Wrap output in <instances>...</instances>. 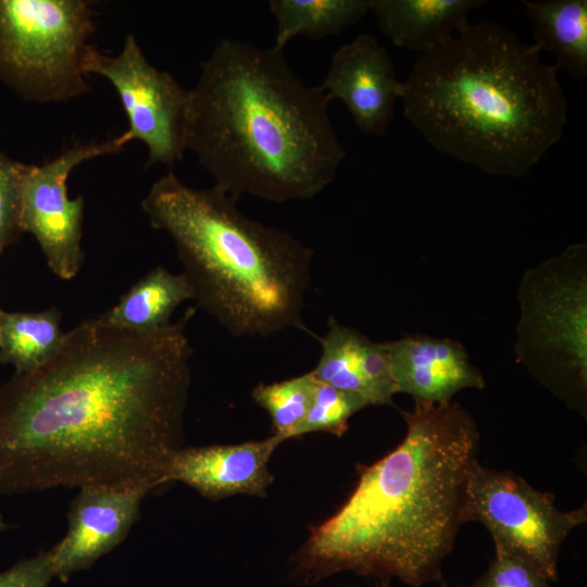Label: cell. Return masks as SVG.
I'll return each instance as SVG.
<instances>
[{"label":"cell","instance_id":"6da1fadb","mask_svg":"<svg viewBox=\"0 0 587 587\" xmlns=\"http://www.w3.org/2000/svg\"><path fill=\"white\" fill-rule=\"evenodd\" d=\"M195 309L135 332L102 315L0 387V496L53 487L164 485L182 448Z\"/></svg>","mask_w":587,"mask_h":587},{"label":"cell","instance_id":"7a4b0ae2","mask_svg":"<svg viewBox=\"0 0 587 587\" xmlns=\"http://www.w3.org/2000/svg\"><path fill=\"white\" fill-rule=\"evenodd\" d=\"M402 441L359 470L346 502L295 555V573L315 583L339 572L398 578L421 587L441 579L465 520L466 487L480 435L459 403L414 400Z\"/></svg>","mask_w":587,"mask_h":587},{"label":"cell","instance_id":"3957f363","mask_svg":"<svg viewBox=\"0 0 587 587\" xmlns=\"http://www.w3.org/2000/svg\"><path fill=\"white\" fill-rule=\"evenodd\" d=\"M329 102L295 75L282 50L224 38L189 90L185 149L235 200L311 199L346 157Z\"/></svg>","mask_w":587,"mask_h":587},{"label":"cell","instance_id":"277c9868","mask_svg":"<svg viewBox=\"0 0 587 587\" xmlns=\"http://www.w3.org/2000/svg\"><path fill=\"white\" fill-rule=\"evenodd\" d=\"M558 71L500 23H470L419 55L403 82V113L440 153L491 176L521 177L563 135Z\"/></svg>","mask_w":587,"mask_h":587},{"label":"cell","instance_id":"5b68a950","mask_svg":"<svg viewBox=\"0 0 587 587\" xmlns=\"http://www.w3.org/2000/svg\"><path fill=\"white\" fill-rule=\"evenodd\" d=\"M213 186L193 188L173 172L153 183L141 208L172 239L193 300L234 337H268L303 321L313 249L241 213Z\"/></svg>","mask_w":587,"mask_h":587},{"label":"cell","instance_id":"8992f818","mask_svg":"<svg viewBox=\"0 0 587 587\" xmlns=\"http://www.w3.org/2000/svg\"><path fill=\"white\" fill-rule=\"evenodd\" d=\"M516 360L584 417L587 411V242L527 268L517 287Z\"/></svg>","mask_w":587,"mask_h":587},{"label":"cell","instance_id":"52a82bcc","mask_svg":"<svg viewBox=\"0 0 587 587\" xmlns=\"http://www.w3.org/2000/svg\"><path fill=\"white\" fill-rule=\"evenodd\" d=\"M96 28L85 0H0V80L36 102L90 90L83 59Z\"/></svg>","mask_w":587,"mask_h":587},{"label":"cell","instance_id":"ba28073f","mask_svg":"<svg viewBox=\"0 0 587 587\" xmlns=\"http://www.w3.org/2000/svg\"><path fill=\"white\" fill-rule=\"evenodd\" d=\"M465 520L488 529L495 550L523 560L553 583L560 549L569 534L586 522L587 507L562 511L552 494L477 462L466 487Z\"/></svg>","mask_w":587,"mask_h":587},{"label":"cell","instance_id":"9c48e42d","mask_svg":"<svg viewBox=\"0 0 587 587\" xmlns=\"http://www.w3.org/2000/svg\"><path fill=\"white\" fill-rule=\"evenodd\" d=\"M83 70L86 75L105 77L115 88L128 120V129L121 137L125 143L138 139L147 146V166L182 161L189 90L152 65L134 35L126 36L116 55L90 45Z\"/></svg>","mask_w":587,"mask_h":587},{"label":"cell","instance_id":"30bf717a","mask_svg":"<svg viewBox=\"0 0 587 587\" xmlns=\"http://www.w3.org/2000/svg\"><path fill=\"white\" fill-rule=\"evenodd\" d=\"M121 135L103 140L75 143L41 165H27L23 182L20 224L39 243L48 266L62 279L79 272L85 255L82 248L85 201L70 199L67 179L80 163L118 152Z\"/></svg>","mask_w":587,"mask_h":587},{"label":"cell","instance_id":"8fae6325","mask_svg":"<svg viewBox=\"0 0 587 587\" xmlns=\"http://www.w3.org/2000/svg\"><path fill=\"white\" fill-rule=\"evenodd\" d=\"M151 491L146 486L85 485L68 510V530L50 551L54 577L66 583L118 546L139 517Z\"/></svg>","mask_w":587,"mask_h":587},{"label":"cell","instance_id":"7c38bea8","mask_svg":"<svg viewBox=\"0 0 587 587\" xmlns=\"http://www.w3.org/2000/svg\"><path fill=\"white\" fill-rule=\"evenodd\" d=\"M321 89L329 101L340 100L364 134L383 136L403 95L388 51L370 34H359L333 55Z\"/></svg>","mask_w":587,"mask_h":587},{"label":"cell","instance_id":"4fadbf2b","mask_svg":"<svg viewBox=\"0 0 587 587\" xmlns=\"http://www.w3.org/2000/svg\"><path fill=\"white\" fill-rule=\"evenodd\" d=\"M282 442L272 435L239 444L182 447L167 463L164 484L184 483L212 500L236 495L265 496L274 480L268 462Z\"/></svg>","mask_w":587,"mask_h":587},{"label":"cell","instance_id":"5bb4252c","mask_svg":"<svg viewBox=\"0 0 587 587\" xmlns=\"http://www.w3.org/2000/svg\"><path fill=\"white\" fill-rule=\"evenodd\" d=\"M387 346L396 394L446 403L461 390L485 387L480 371L460 341L411 335L387 341Z\"/></svg>","mask_w":587,"mask_h":587},{"label":"cell","instance_id":"9a60e30c","mask_svg":"<svg viewBox=\"0 0 587 587\" xmlns=\"http://www.w3.org/2000/svg\"><path fill=\"white\" fill-rule=\"evenodd\" d=\"M319 342L321 357L310 371L317 382L355 394L369 405L392 403L396 389L387 341H373L330 316Z\"/></svg>","mask_w":587,"mask_h":587},{"label":"cell","instance_id":"2e32d148","mask_svg":"<svg viewBox=\"0 0 587 587\" xmlns=\"http://www.w3.org/2000/svg\"><path fill=\"white\" fill-rule=\"evenodd\" d=\"M486 0H370L380 32L394 46L424 53L464 28Z\"/></svg>","mask_w":587,"mask_h":587},{"label":"cell","instance_id":"e0dca14e","mask_svg":"<svg viewBox=\"0 0 587 587\" xmlns=\"http://www.w3.org/2000/svg\"><path fill=\"white\" fill-rule=\"evenodd\" d=\"M534 26V45L549 52L558 70L587 77V0H523Z\"/></svg>","mask_w":587,"mask_h":587},{"label":"cell","instance_id":"ac0fdd59","mask_svg":"<svg viewBox=\"0 0 587 587\" xmlns=\"http://www.w3.org/2000/svg\"><path fill=\"white\" fill-rule=\"evenodd\" d=\"M193 300V290L182 274L159 265L137 280L109 311L108 322L135 332H155L171 324L176 308Z\"/></svg>","mask_w":587,"mask_h":587},{"label":"cell","instance_id":"d6986e66","mask_svg":"<svg viewBox=\"0 0 587 587\" xmlns=\"http://www.w3.org/2000/svg\"><path fill=\"white\" fill-rule=\"evenodd\" d=\"M276 20L274 47H284L295 37L319 39L357 24L370 12V0H271Z\"/></svg>","mask_w":587,"mask_h":587},{"label":"cell","instance_id":"ffe728a7","mask_svg":"<svg viewBox=\"0 0 587 587\" xmlns=\"http://www.w3.org/2000/svg\"><path fill=\"white\" fill-rule=\"evenodd\" d=\"M57 308L41 312H3L0 315V362L12 364L16 374L46 363L60 347L64 334Z\"/></svg>","mask_w":587,"mask_h":587},{"label":"cell","instance_id":"44dd1931","mask_svg":"<svg viewBox=\"0 0 587 587\" xmlns=\"http://www.w3.org/2000/svg\"><path fill=\"white\" fill-rule=\"evenodd\" d=\"M317 380L311 372L303 375L260 384L251 396L271 416L273 435L282 441L294 437V433L305 417L311 405Z\"/></svg>","mask_w":587,"mask_h":587},{"label":"cell","instance_id":"7402d4cb","mask_svg":"<svg viewBox=\"0 0 587 587\" xmlns=\"http://www.w3.org/2000/svg\"><path fill=\"white\" fill-rule=\"evenodd\" d=\"M366 407L362 397L317 382L308 413L294 437L315 432L340 437L348 430L350 417Z\"/></svg>","mask_w":587,"mask_h":587},{"label":"cell","instance_id":"603a6c76","mask_svg":"<svg viewBox=\"0 0 587 587\" xmlns=\"http://www.w3.org/2000/svg\"><path fill=\"white\" fill-rule=\"evenodd\" d=\"M26 166L0 151V255L22 234L20 214Z\"/></svg>","mask_w":587,"mask_h":587},{"label":"cell","instance_id":"cb8c5ba5","mask_svg":"<svg viewBox=\"0 0 587 587\" xmlns=\"http://www.w3.org/2000/svg\"><path fill=\"white\" fill-rule=\"evenodd\" d=\"M471 587H551V582L523 560L495 550L488 570Z\"/></svg>","mask_w":587,"mask_h":587},{"label":"cell","instance_id":"d4e9b609","mask_svg":"<svg viewBox=\"0 0 587 587\" xmlns=\"http://www.w3.org/2000/svg\"><path fill=\"white\" fill-rule=\"evenodd\" d=\"M53 577L50 551L45 550L0 573V587H49Z\"/></svg>","mask_w":587,"mask_h":587},{"label":"cell","instance_id":"484cf974","mask_svg":"<svg viewBox=\"0 0 587 587\" xmlns=\"http://www.w3.org/2000/svg\"><path fill=\"white\" fill-rule=\"evenodd\" d=\"M377 587H391V586H390L389 579L380 578L378 579Z\"/></svg>","mask_w":587,"mask_h":587},{"label":"cell","instance_id":"4316f807","mask_svg":"<svg viewBox=\"0 0 587 587\" xmlns=\"http://www.w3.org/2000/svg\"><path fill=\"white\" fill-rule=\"evenodd\" d=\"M9 527H11V525L7 524L3 520H2V516L0 515V534L8 529Z\"/></svg>","mask_w":587,"mask_h":587},{"label":"cell","instance_id":"83f0119b","mask_svg":"<svg viewBox=\"0 0 587 587\" xmlns=\"http://www.w3.org/2000/svg\"><path fill=\"white\" fill-rule=\"evenodd\" d=\"M442 587H448L446 584H442Z\"/></svg>","mask_w":587,"mask_h":587},{"label":"cell","instance_id":"f1b7e54d","mask_svg":"<svg viewBox=\"0 0 587 587\" xmlns=\"http://www.w3.org/2000/svg\"><path fill=\"white\" fill-rule=\"evenodd\" d=\"M0 315H1V311H0Z\"/></svg>","mask_w":587,"mask_h":587}]
</instances>
